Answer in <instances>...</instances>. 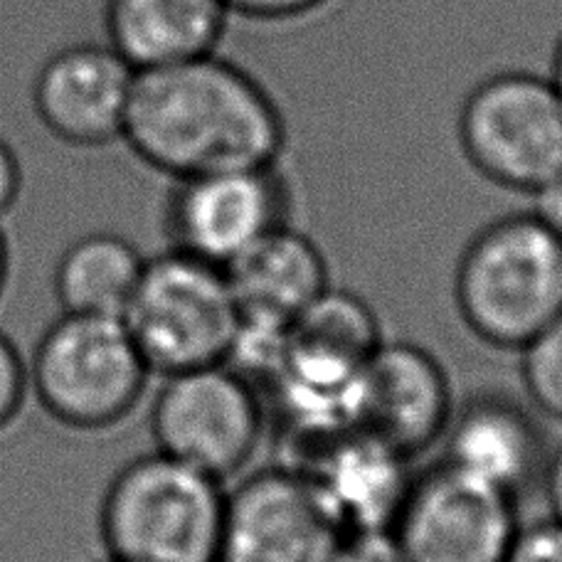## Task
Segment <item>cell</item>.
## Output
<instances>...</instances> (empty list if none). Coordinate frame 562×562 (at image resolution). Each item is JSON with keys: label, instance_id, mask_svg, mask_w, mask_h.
I'll list each match as a JSON object with an SVG mask.
<instances>
[{"label": "cell", "instance_id": "cell-1", "mask_svg": "<svg viewBox=\"0 0 562 562\" xmlns=\"http://www.w3.org/2000/svg\"><path fill=\"white\" fill-rule=\"evenodd\" d=\"M122 140L173 180L279 164L286 122L255 75L215 55L136 72Z\"/></svg>", "mask_w": 562, "mask_h": 562}, {"label": "cell", "instance_id": "cell-2", "mask_svg": "<svg viewBox=\"0 0 562 562\" xmlns=\"http://www.w3.org/2000/svg\"><path fill=\"white\" fill-rule=\"evenodd\" d=\"M454 304L481 344L524 350L562 316V229L540 210L491 220L459 257Z\"/></svg>", "mask_w": 562, "mask_h": 562}, {"label": "cell", "instance_id": "cell-3", "mask_svg": "<svg viewBox=\"0 0 562 562\" xmlns=\"http://www.w3.org/2000/svg\"><path fill=\"white\" fill-rule=\"evenodd\" d=\"M227 491L223 481L164 451L116 471L99 508L109 562H217Z\"/></svg>", "mask_w": 562, "mask_h": 562}, {"label": "cell", "instance_id": "cell-4", "mask_svg": "<svg viewBox=\"0 0 562 562\" xmlns=\"http://www.w3.org/2000/svg\"><path fill=\"white\" fill-rule=\"evenodd\" d=\"M122 321L160 378L229 363L243 334L225 269L173 247L146 259Z\"/></svg>", "mask_w": 562, "mask_h": 562}, {"label": "cell", "instance_id": "cell-5", "mask_svg": "<svg viewBox=\"0 0 562 562\" xmlns=\"http://www.w3.org/2000/svg\"><path fill=\"white\" fill-rule=\"evenodd\" d=\"M154 375L119 316L63 314L37 340L27 380L59 425L114 427L134 413Z\"/></svg>", "mask_w": 562, "mask_h": 562}, {"label": "cell", "instance_id": "cell-6", "mask_svg": "<svg viewBox=\"0 0 562 562\" xmlns=\"http://www.w3.org/2000/svg\"><path fill=\"white\" fill-rule=\"evenodd\" d=\"M457 132L491 186L543 198L562 183V97L550 77L510 69L484 79L461 104Z\"/></svg>", "mask_w": 562, "mask_h": 562}, {"label": "cell", "instance_id": "cell-7", "mask_svg": "<svg viewBox=\"0 0 562 562\" xmlns=\"http://www.w3.org/2000/svg\"><path fill=\"white\" fill-rule=\"evenodd\" d=\"M383 340L373 308L334 286L291 321L279 336L269 378L294 427L350 425L358 380Z\"/></svg>", "mask_w": 562, "mask_h": 562}, {"label": "cell", "instance_id": "cell-8", "mask_svg": "<svg viewBox=\"0 0 562 562\" xmlns=\"http://www.w3.org/2000/svg\"><path fill=\"white\" fill-rule=\"evenodd\" d=\"M148 425L158 451L225 484L255 461L267 415L252 380L220 363L166 375Z\"/></svg>", "mask_w": 562, "mask_h": 562}, {"label": "cell", "instance_id": "cell-9", "mask_svg": "<svg viewBox=\"0 0 562 562\" xmlns=\"http://www.w3.org/2000/svg\"><path fill=\"white\" fill-rule=\"evenodd\" d=\"M516 504L441 459L409 481L390 533L409 562H506L520 530Z\"/></svg>", "mask_w": 562, "mask_h": 562}, {"label": "cell", "instance_id": "cell-10", "mask_svg": "<svg viewBox=\"0 0 562 562\" xmlns=\"http://www.w3.org/2000/svg\"><path fill=\"white\" fill-rule=\"evenodd\" d=\"M291 195L274 166L176 180L166 207L170 247L227 267L259 239L289 225Z\"/></svg>", "mask_w": 562, "mask_h": 562}, {"label": "cell", "instance_id": "cell-11", "mask_svg": "<svg viewBox=\"0 0 562 562\" xmlns=\"http://www.w3.org/2000/svg\"><path fill=\"white\" fill-rule=\"evenodd\" d=\"M344 536L314 486L274 467L227 494L217 562H330Z\"/></svg>", "mask_w": 562, "mask_h": 562}, {"label": "cell", "instance_id": "cell-12", "mask_svg": "<svg viewBox=\"0 0 562 562\" xmlns=\"http://www.w3.org/2000/svg\"><path fill=\"white\" fill-rule=\"evenodd\" d=\"M291 471L304 476L344 533L390 530L407 494L409 459L356 425L294 427Z\"/></svg>", "mask_w": 562, "mask_h": 562}, {"label": "cell", "instance_id": "cell-13", "mask_svg": "<svg viewBox=\"0 0 562 562\" xmlns=\"http://www.w3.org/2000/svg\"><path fill=\"white\" fill-rule=\"evenodd\" d=\"M454 409L449 373L435 353L407 340H383L358 380L350 425L415 459L445 439Z\"/></svg>", "mask_w": 562, "mask_h": 562}, {"label": "cell", "instance_id": "cell-14", "mask_svg": "<svg viewBox=\"0 0 562 562\" xmlns=\"http://www.w3.org/2000/svg\"><path fill=\"white\" fill-rule=\"evenodd\" d=\"M136 69L112 45L77 43L45 59L33 106L49 134L77 148L122 140Z\"/></svg>", "mask_w": 562, "mask_h": 562}, {"label": "cell", "instance_id": "cell-15", "mask_svg": "<svg viewBox=\"0 0 562 562\" xmlns=\"http://www.w3.org/2000/svg\"><path fill=\"white\" fill-rule=\"evenodd\" d=\"M243 334L281 336L330 289L324 249L296 227L281 225L225 267Z\"/></svg>", "mask_w": 562, "mask_h": 562}, {"label": "cell", "instance_id": "cell-16", "mask_svg": "<svg viewBox=\"0 0 562 562\" xmlns=\"http://www.w3.org/2000/svg\"><path fill=\"white\" fill-rule=\"evenodd\" d=\"M441 441L447 464L514 498L540 484L550 454L536 415L498 393L474 395L457 405Z\"/></svg>", "mask_w": 562, "mask_h": 562}, {"label": "cell", "instance_id": "cell-17", "mask_svg": "<svg viewBox=\"0 0 562 562\" xmlns=\"http://www.w3.org/2000/svg\"><path fill=\"white\" fill-rule=\"evenodd\" d=\"M223 0H106L104 30L136 72L215 55L227 33Z\"/></svg>", "mask_w": 562, "mask_h": 562}, {"label": "cell", "instance_id": "cell-18", "mask_svg": "<svg viewBox=\"0 0 562 562\" xmlns=\"http://www.w3.org/2000/svg\"><path fill=\"white\" fill-rule=\"evenodd\" d=\"M146 257L114 233L75 239L55 267V296L63 314L119 316L132 301Z\"/></svg>", "mask_w": 562, "mask_h": 562}, {"label": "cell", "instance_id": "cell-19", "mask_svg": "<svg viewBox=\"0 0 562 562\" xmlns=\"http://www.w3.org/2000/svg\"><path fill=\"white\" fill-rule=\"evenodd\" d=\"M518 353L530 405L540 415L562 422V316Z\"/></svg>", "mask_w": 562, "mask_h": 562}, {"label": "cell", "instance_id": "cell-20", "mask_svg": "<svg viewBox=\"0 0 562 562\" xmlns=\"http://www.w3.org/2000/svg\"><path fill=\"white\" fill-rule=\"evenodd\" d=\"M30 393L27 363L13 340L0 330V431L18 417Z\"/></svg>", "mask_w": 562, "mask_h": 562}, {"label": "cell", "instance_id": "cell-21", "mask_svg": "<svg viewBox=\"0 0 562 562\" xmlns=\"http://www.w3.org/2000/svg\"><path fill=\"white\" fill-rule=\"evenodd\" d=\"M506 562H562V524L548 518L533 526H520Z\"/></svg>", "mask_w": 562, "mask_h": 562}, {"label": "cell", "instance_id": "cell-22", "mask_svg": "<svg viewBox=\"0 0 562 562\" xmlns=\"http://www.w3.org/2000/svg\"><path fill=\"white\" fill-rule=\"evenodd\" d=\"M330 562H409L390 530H360L340 540Z\"/></svg>", "mask_w": 562, "mask_h": 562}, {"label": "cell", "instance_id": "cell-23", "mask_svg": "<svg viewBox=\"0 0 562 562\" xmlns=\"http://www.w3.org/2000/svg\"><path fill=\"white\" fill-rule=\"evenodd\" d=\"M233 15L262 23H284V20L306 18L324 8L328 0H223Z\"/></svg>", "mask_w": 562, "mask_h": 562}, {"label": "cell", "instance_id": "cell-24", "mask_svg": "<svg viewBox=\"0 0 562 562\" xmlns=\"http://www.w3.org/2000/svg\"><path fill=\"white\" fill-rule=\"evenodd\" d=\"M20 188H23V168L15 150L5 138H0V217L15 205Z\"/></svg>", "mask_w": 562, "mask_h": 562}, {"label": "cell", "instance_id": "cell-25", "mask_svg": "<svg viewBox=\"0 0 562 562\" xmlns=\"http://www.w3.org/2000/svg\"><path fill=\"white\" fill-rule=\"evenodd\" d=\"M540 486H543V494H546L548 508H550V518L562 524V445L548 454Z\"/></svg>", "mask_w": 562, "mask_h": 562}, {"label": "cell", "instance_id": "cell-26", "mask_svg": "<svg viewBox=\"0 0 562 562\" xmlns=\"http://www.w3.org/2000/svg\"><path fill=\"white\" fill-rule=\"evenodd\" d=\"M8 267H10V252H8V239L0 229V294H3L5 279H8Z\"/></svg>", "mask_w": 562, "mask_h": 562}, {"label": "cell", "instance_id": "cell-27", "mask_svg": "<svg viewBox=\"0 0 562 562\" xmlns=\"http://www.w3.org/2000/svg\"><path fill=\"white\" fill-rule=\"evenodd\" d=\"M550 79H553V85L558 87V92L562 97V35L555 45V55H553V69H550Z\"/></svg>", "mask_w": 562, "mask_h": 562}, {"label": "cell", "instance_id": "cell-28", "mask_svg": "<svg viewBox=\"0 0 562 562\" xmlns=\"http://www.w3.org/2000/svg\"><path fill=\"white\" fill-rule=\"evenodd\" d=\"M106 562H109V560H106Z\"/></svg>", "mask_w": 562, "mask_h": 562}]
</instances>
